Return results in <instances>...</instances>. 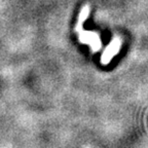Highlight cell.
I'll list each match as a JSON object with an SVG mask.
<instances>
[{
    "instance_id": "obj_1",
    "label": "cell",
    "mask_w": 148,
    "mask_h": 148,
    "mask_svg": "<svg viewBox=\"0 0 148 148\" xmlns=\"http://www.w3.org/2000/svg\"><path fill=\"white\" fill-rule=\"evenodd\" d=\"M78 37H79V41L81 43H86L92 47V51H99L100 47H101V39H100V36L97 32H94V31H86L84 29H81L78 32Z\"/></svg>"
},
{
    "instance_id": "obj_3",
    "label": "cell",
    "mask_w": 148,
    "mask_h": 148,
    "mask_svg": "<svg viewBox=\"0 0 148 148\" xmlns=\"http://www.w3.org/2000/svg\"><path fill=\"white\" fill-rule=\"evenodd\" d=\"M88 14H90V7H88V5L81 8L80 12H79L78 21H77L76 27H75V31H76V32H78L79 30L83 29L82 25H83V23H84V21H86V18H88Z\"/></svg>"
},
{
    "instance_id": "obj_2",
    "label": "cell",
    "mask_w": 148,
    "mask_h": 148,
    "mask_svg": "<svg viewBox=\"0 0 148 148\" xmlns=\"http://www.w3.org/2000/svg\"><path fill=\"white\" fill-rule=\"evenodd\" d=\"M120 45H121V39H120L119 37H114L113 39H112V41L110 42V44L106 47V49L104 51L103 55H102V57H101L102 64L103 65L109 64L114 56L118 53Z\"/></svg>"
}]
</instances>
